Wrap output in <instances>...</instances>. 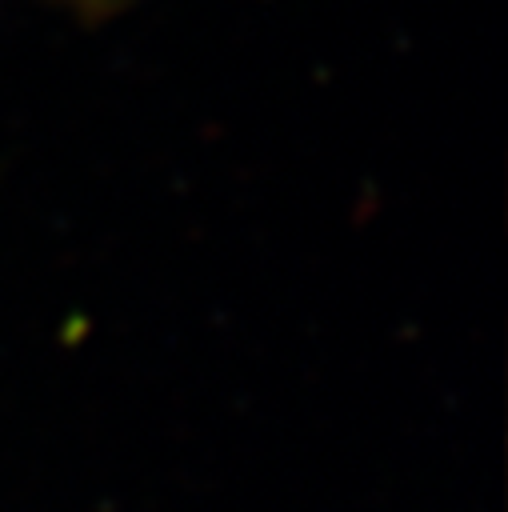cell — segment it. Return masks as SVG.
<instances>
[]
</instances>
